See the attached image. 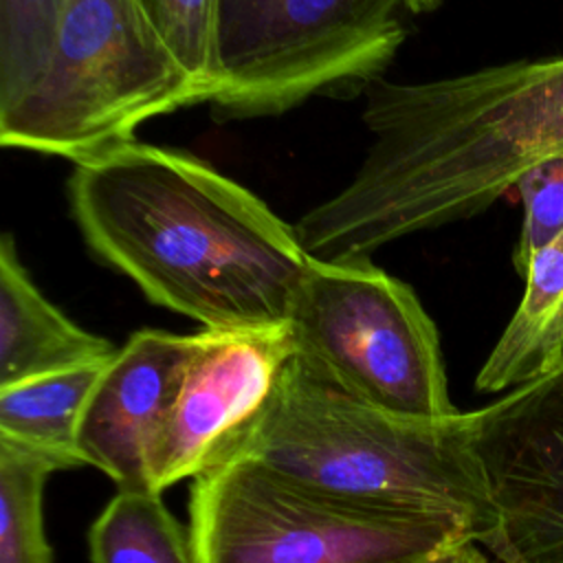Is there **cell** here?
I'll list each match as a JSON object with an SVG mask.
<instances>
[{"label": "cell", "instance_id": "cell-1", "mask_svg": "<svg viewBox=\"0 0 563 563\" xmlns=\"http://www.w3.org/2000/svg\"><path fill=\"white\" fill-rule=\"evenodd\" d=\"M372 143L354 176L292 227L317 262L486 211L537 163L563 152V55L429 81L367 84Z\"/></svg>", "mask_w": 563, "mask_h": 563}, {"label": "cell", "instance_id": "cell-2", "mask_svg": "<svg viewBox=\"0 0 563 563\" xmlns=\"http://www.w3.org/2000/svg\"><path fill=\"white\" fill-rule=\"evenodd\" d=\"M68 205L97 260L205 330L288 323L312 262L262 198L165 145L134 139L75 163Z\"/></svg>", "mask_w": 563, "mask_h": 563}, {"label": "cell", "instance_id": "cell-3", "mask_svg": "<svg viewBox=\"0 0 563 563\" xmlns=\"http://www.w3.org/2000/svg\"><path fill=\"white\" fill-rule=\"evenodd\" d=\"M231 460L347 508L462 519L482 545L497 528L468 413L418 420L374 409L317 378L297 354Z\"/></svg>", "mask_w": 563, "mask_h": 563}, {"label": "cell", "instance_id": "cell-4", "mask_svg": "<svg viewBox=\"0 0 563 563\" xmlns=\"http://www.w3.org/2000/svg\"><path fill=\"white\" fill-rule=\"evenodd\" d=\"M191 103L202 95L141 0H66L48 68L0 112V143L75 165Z\"/></svg>", "mask_w": 563, "mask_h": 563}, {"label": "cell", "instance_id": "cell-5", "mask_svg": "<svg viewBox=\"0 0 563 563\" xmlns=\"http://www.w3.org/2000/svg\"><path fill=\"white\" fill-rule=\"evenodd\" d=\"M288 328L297 358L345 396L418 420L460 413L433 319L409 284L369 257L312 260Z\"/></svg>", "mask_w": 563, "mask_h": 563}, {"label": "cell", "instance_id": "cell-6", "mask_svg": "<svg viewBox=\"0 0 563 563\" xmlns=\"http://www.w3.org/2000/svg\"><path fill=\"white\" fill-rule=\"evenodd\" d=\"M442 0H222L218 119L292 110L312 95L372 84L407 37L405 15Z\"/></svg>", "mask_w": 563, "mask_h": 563}, {"label": "cell", "instance_id": "cell-7", "mask_svg": "<svg viewBox=\"0 0 563 563\" xmlns=\"http://www.w3.org/2000/svg\"><path fill=\"white\" fill-rule=\"evenodd\" d=\"M189 530L202 563H416L477 541L462 519L347 508L242 460L194 479Z\"/></svg>", "mask_w": 563, "mask_h": 563}, {"label": "cell", "instance_id": "cell-8", "mask_svg": "<svg viewBox=\"0 0 563 563\" xmlns=\"http://www.w3.org/2000/svg\"><path fill=\"white\" fill-rule=\"evenodd\" d=\"M497 563H563V367L468 411Z\"/></svg>", "mask_w": 563, "mask_h": 563}, {"label": "cell", "instance_id": "cell-9", "mask_svg": "<svg viewBox=\"0 0 563 563\" xmlns=\"http://www.w3.org/2000/svg\"><path fill=\"white\" fill-rule=\"evenodd\" d=\"M295 356L288 323L196 334L176 400L152 444L156 493L220 466Z\"/></svg>", "mask_w": 563, "mask_h": 563}, {"label": "cell", "instance_id": "cell-10", "mask_svg": "<svg viewBox=\"0 0 563 563\" xmlns=\"http://www.w3.org/2000/svg\"><path fill=\"white\" fill-rule=\"evenodd\" d=\"M194 345L196 334L145 328L106 363L86 402L77 449L84 464L103 471L119 490H154L150 451Z\"/></svg>", "mask_w": 563, "mask_h": 563}, {"label": "cell", "instance_id": "cell-11", "mask_svg": "<svg viewBox=\"0 0 563 563\" xmlns=\"http://www.w3.org/2000/svg\"><path fill=\"white\" fill-rule=\"evenodd\" d=\"M119 347L84 330L44 297L15 240H0V387L35 376L108 363Z\"/></svg>", "mask_w": 563, "mask_h": 563}, {"label": "cell", "instance_id": "cell-12", "mask_svg": "<svg viewBox=\"0 0 563 563\" xmlns=\"http://www.w3.org/2000/svg\"><path fill=\"white\" fill-rule=\"evenodd\" d=\"M523 295L479 367L475 389L495 394L552 374L563 356V231L523 271Z\"/></svg>", "mask_w": 563, "mask_h": 563}, {"label": "cell", "instance_id": "cell-13", "mask_svg": "<svg viewBox=\"0 0 563 563\" xmlns=\"http://www.w3.org/2000/svg\"><path fill=\"white\" fill-rule=\"evenodd\" d=\"M103 367L86 365L0 387V442L42 455L59 471L81 466L79 424Z\"/></svg>", "mask_w": 563, "mask_h": 563}, {"label": "cell", "instance_id": "cell-14", "mask_svg": "<svg viewBox=\"0 0 563 563\" xmlns=\"http://www.w3.org/2000/svg\"><path fill=\"white\" fill-rule=\"evenodd\" d=\"M92 563H202L191 530L154 490H119L88 530Z\"/></svg>", "mask_w": 563, "mask_h": 563}, {"label": "cell", "instance_id": "cell-15", "mask_svg": "<svg viewBox=\"0 0 563 563\" xmlns=\"http://www.w3.org/2000/svg\"><path fill=\"white\" fill-rule=\"evenodd\" d=\"M51 460L0 442V563H53L42 495Z\"/></svg>", "mask_w": 563, "mask_h": 563}, {"label": "cell", "instance_id": "cell-16", "mask_svg": "<svg viewBox=\"0 0 563 563\" xmlns=\"http://www.w3.org/2000/svg\"><path fill=\"white\" fill-rule=\"evenodd\" d=\"M66 0H0V112L48 68Z\"/></svg>", "mask_w": 563, "mask_h": 563}, {"label": "cell", "instance_id": "cell-17", "mask_svg": "<svg viewBox=\"0 0 563 563\" xmlns=\"http://www.w3.org/2000/svg\"><path fill=\"white\" fill-rule=\"evenodd\" d=\"M158 35L209 103L220 88L218 29L222 0H141Z\"/></svg>", "mask_w": 563, "mask_h": 563}, {"label": "cell", "instance_id": "cell-18", "mask_svg": "<svg viewBox=\"0 0 563 563\" xmlns=\"http://www.w3.org/2000/svg\"><path fill=\"white\" fill-rule=\"evenodd\" d=\"M523 218L512 266L523 275L530 257L563 231V152L537 163L515 185Z\"/></svg>", "mask_w": 563, "mask_h": 563}, {"label": "cell", "instance_id": "cell-19", "mask_svg": "<svg viewBox=\"0 0 563 563\" xmlns=\"http://www.w3.org/2000/svg\"><path fill=\"white\" fill-rule=\"evenodd\" d=\"M416 563H488V559L477 548V541H460V543L440 548Z\"/></svg>", "mask_w": 563, "mask_h": 563}, {"label": "cell", "instance_id": "cell-20", "mask_svg": "<svg viewBox=\"0 0 563 563\" xmlns=\"http://www.w3.org/2000/svg\"><path fill=\"white\" fill-rule=\"evenodd\" d=\"M559 367H563V356H561V365H559ZM559 367H556V369H559Z\"/></svg>", "mask_w": 563, "mask_h": 563}]
</instances>
